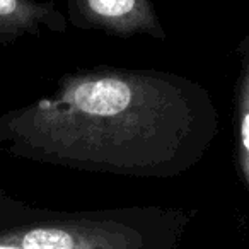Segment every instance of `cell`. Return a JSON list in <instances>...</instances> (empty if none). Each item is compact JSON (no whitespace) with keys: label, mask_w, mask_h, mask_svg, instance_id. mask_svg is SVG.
<instances>
[{"label":"cell","mask_w":249,"mask_h":249,"mask_svg":"<svg viewBox=\"0 0 249 249\" xmlns=\"http://www.w3.org/2000/svg\"><path fill=\"white\" fill-rule=\"evenodd\" d=\"M217 111L203 87L160 72L90 70L0 120V139L50 162L169 176L203 157Z\"/></svg>","instance_id":"obj_1"},{"label":"cell","mask_w":249,"mask_h":249,"mask_svg":"<svg viewBox=\"0 0 249 249\" xmlns=\"http://www.w3.org/2000/svg\"><path fill=\"white\" fill-rule=\"evenodd\" d=\"M22 249H142L140 235L120 224L39 225L16 237Z\"/></svg>","instance_id":"obj_2"},{"label":"cell","mask_w":249,"mask_h":249,"mask_svg":"<svg viewBox=\"0 0 249 249\" xmlns=\"http://www.w3.org/2000/svg\"><path fill=\"white\" fill-rule=\"evenodd\" d=\"M70 19L79 28L114 36L164 38V29L150 0H70Z\"/></svg>","instance_id":"obj_3"},{"label":"cell","mask_w":249,"mask_h":249,"mask_svg":"<svg viewBox=\"0 0 249 249\" xmlns=\"http://www.w3.org/2000/svg\"><path fill=\"white\" fill-rule=\"evenodd\" d=\"M43 29L65 31V19L52 2L0 0V45L21 36L38 35Z\"/></svg>","instance_id":"obj_4"},{"label":"cell","mask_w":249,"mask_h":249,"mask_svg":"<svg viewBox=\"0 0 249 249\" xmlns=\"http://www.w3.org/2000/svg\"><path fill=\"white\" fill-rule=\"evenodd\" d=\"M241 73L235 86V157L249 193V50L241 46Z\"/></svg>","instance_id":"obj_5"},{"label":"cell","mask_w":249,"mask_h":249,"mask_svg":"<svg viewBox=\"0 0 249 249\" xmlns=\"http://www.w3.org/2000/svg\"><path fill=\"white\" fill-rule=\"evenodd\" d=\"M0 249H22V248L16 244H9V242H0Z\"/></svg>","instance_id":"obj_6"},{"label":"cell","mask_w":249,"mask_h":249,"mask_svg":"<svg viewBox=\"0 0 249 249\" xmlns=\"http://www.w3.org/2000/svg\"><path fill=\"white\" fill-rule=\"evenodd\" d=\"M241 46H244V48H248V50H249V38H248V39H246V41H244V43H242V45H241Z\"/></svg>","instance_id":"obj_7"}]
</instances>
